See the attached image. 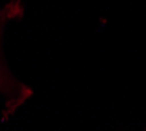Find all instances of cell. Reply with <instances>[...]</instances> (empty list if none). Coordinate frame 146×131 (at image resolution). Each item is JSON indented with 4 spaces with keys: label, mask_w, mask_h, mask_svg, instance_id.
<instances>
[{
    "label": "cell",
    "mask_w": 146,
    "mask_h": 131,
    "mask_svg": "<svg viewBox=\"0 0 146 131\" xmlns=\"http://www.w3.org/2000/svg\"><path fill=\"white\" fill-rule=\"evenodd\" d=\"M21 11L23 9H21L20 4H19V0L8 3L3 9L0 11V43H1V34H3L5 24H7L9 20L15 18V17L20 16ZM13 84H15V80L9 76L8 70L4 67L3 61H1V58H0V89H3V88H9Z\"/></svg>",
    "instance_id": "1"
}]
</instances>
